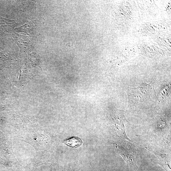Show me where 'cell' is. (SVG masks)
I'll return each instance as SVG.
<instances>
[{
	"label": "cell",
	"instance_id": "obj_1",
	"mask_svg": "<svg viewBox=\"0 0 171 171\" xmlns=\"http://www.w3.org/2000/svg\"><path fill=\"white\" fill-rule=\"evenodd\" d=\"M127 93L129 104L135 105L148 101L152 100L156 97L154 83H143L136 88H128Z\"/></svg>",
	"mask_w": 171,
	"mask_h": 171
},
{
	"label": "cell",
	"instance_id": "obj_2",
	"mask_svg": "<svg viewBox=\"0 0 171 171\" xmlns=\"http://www.w3.org/2000/svg\"><path fill=\"white\" fill-rule=\"evenodd\" d=\"M117 151L123 157L127 166L133 171H139L136 164L137 152L126 142L119 143L116 145Z\"/></svg>",
	"mask_w": 171,
	"mask_h": 171
},
{
	"label": "cell",
	"instance_id": "obj_3",
	"mask_svg": "<svg viewBox=\"0 0 171 171\" xmlns=\"http://www.w3.org/2000/svg\"><path fill=\"white\" fill-rule=\"evenodd\" d=\"M157 156L159 160V164L166 171H171L170 158L168 155L163 154L155 151H151Z\"/></svg>",
	"mask_w": 171,
	"mask_h": 171
},
{
	"label": "cell",
	"instance_id": "obj_4",
	"mask_svg": "<svg viewBox=\"0 0 171 171\" xmlns=\"http://www.w3.org/2000/svg\"><path fill=\"white\" fill-rule=\"evenodd\" d=\"M64 143L66 145L74 148L80 147L82 144L81 139L78 137H74L66 140Z\"/></svg>",
	"mask_w": 171,
	"mask_h": 171
},
{
	"label": "cell",
	"instance_id": "obj_5",
	"mask_svg": "<svg viewBox=\"0 0 171 171\" xmlns=\"http://www.w3.org/2000/svg\"><path fill=\"white\" fill-rule=\"evenodd\" d=\"M15 38L16 41L19 46L20 48L25 47H29L30 46L29 41H26L25 40H24V37L20 35H18Z\"/></svg>",
	"mask_w": 171,
	"mask_h": 171
}]
</instances>
